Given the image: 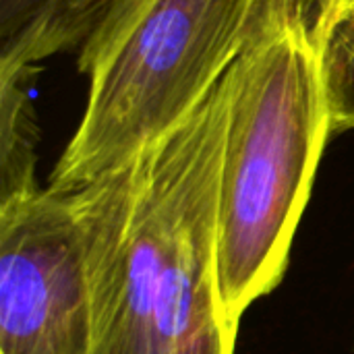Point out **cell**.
Wrapping results in <instances>:
<instances>
[{
  "mask_svg": "<svg viewBox=\"0 0 354 354\" xmlns=\"http://www.w3.org/2000/svg\"><path fill=\"white\" fill-rule=\"evenodd\" d=\"M224 79L131 166L73 187L91 297V354H234L218 292Z\"/></svg>",
  "mask_w": 354,
  "mask_h": 354,
  "instance_id": "6da1fadb",
  "label": "cell"
},
{
  "mask_svg": "<svg viewBox=\"0 0 354 354\" xmlns=\"http://www.w3.org/2000/svg\"><path fill=\"white\" fill-rule=\"evenodd\" d=\"M311 4H280L224 75L228 127L218 203V292L234 338L245 311L284 280L332 137Z\"/></svg>",
  "mask_w": 354,
  "mask_h": 354,
  "instance_id": "7a4b0ae2",
  "label": "cell"
},
{
  "mask_svg": "<svg viewBox=\"0 0 354 354\" xmlns=\"http://www.w3.org/2000/svg\"><path fill=\"white\" fill-rule=\"evenodd\" d=\"M284 2L124 0L79 48L87 104L48 187L137 162L201 106Z\"/></svg>",
  "mask_w": 354,
  "mask_h": 354,
  "instance_id": "3957f363",
  "label": "cell"
},
{
  "mask_svg": "<svg viewBox=\"0 0 354 354\" xmlns=\"http://www.w3.org/2000/svg\"><path fill=\"white\" fill-rule=\"evenodd\" d=\"M85 236L75 189L0 207V354H91Z\"/></svg>",
  "mask_w": 354,
  "mask_h": 354,
  "instance_id": "277c9868",
  "label": "cell"
},
{
  "mask_svg": "<svg viewBox=\"0 0 354 354\" xmlns=\"http://www.w3.org/2000/svg\"><path fill=\"white\" fill-rule=\"evenodd\" d=\"M124 0H0V68L81 48Z\"/></svg>",
  "mask_w": 354,
  "mask_h": 354,
  "instance_id": "5b68a950",
  "label": "cell"
},
{
  "mask_svg": "<svg viewBox=\"0 0 354 354\" xmlns=\"http://www.w3.org/2000/svg\"><path fill=\"white\" fill-rule=\"evenodd\" d=\"M33 75L35 66L0 68V207L41 191L35 180L39 129L31 97Z\"/></svg>",
  "mask_w": 354,
  "mask_h": 354,
  "instance_id": "8992f818",
  "label": "cell"
},
{
  "mask_svg": "<svg viewBox=\"0 0 354 354\" xmlns=\"http://www.w3.org/2000/svg\"><path fill=\"white\" fill-rule=\"evenodd\" d=\"M313 31L332 135L354 129V0L315 8Z\"/></svg>",
  "mask_w": 354,
  "mask_h": 354,
  "instance_id": "52a82bcc",
  "label": "cell"
},
{
  "mask_svg": "<svg viewBox=\"0 0 354 354\" xmlns=\"http://www.w3.org/2000/svg\"><path fill=\"white\" fill-rule=\"evenodd\" d=\"M311 2H313V6H315V8H319V6H324L326 2H330V0H311Z\"/></svg>",
  "mask_w": 354,
  "mask_h": 354,
  "instance_id": "ba28073f",
  "label": "cell"
}]
</instances>
